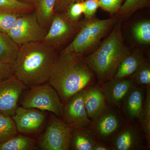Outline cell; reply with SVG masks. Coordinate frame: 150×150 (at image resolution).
Returning <instances> with one entry per match:
<instances>
[{
  "mask_svg": "<svg viewBox=\"0 0 150 150\" xmlns=\"http://www.w3.org/2000/svg\"><path fill=\"white\" fill-rule=\"evenodd\" d=\"M146 97L144 101L143 110L139 119L143 131L146 136L148 142L150 138V88L146 87Z\"/></svg>",
  "mask_w": 150,
  "mask_h": 150,
  "instance_id": "484cf974",
  "label": "cell"
},
{
  "mask_svg": "<svg viewBox=\"0 0 150 150\" xmlns=\"http://www.w3.org/2000/svg\"><path fill=\"white\" fill-rule=\"evenodd\" d=\"M58 55L56 49L42 41L24 44L13 64L14 75L30 88L46 83Z\"/></svg>",
  "mask_w": 150,
  "mask_h": 150,
  "instance_id": "7a4b0ae2",
  "label": "cell"
},
{
  "mask_svg": "<svg viewBox=\"0 0 150 150\" xmlns=\"http://www.w3.org/2000/svg\"><path fill=\"white\" fill-rule=\"evenodd\" d=\"M145 62L142 52L134 50L122 60L114 78L124 79L132 76Z\"/></svg>",
  "mask_w": 150,
  "mask_h": 150,
  "instance_id": "e0dca14e",
  "label": "cell"
},
{
  "mask_svg": "<svg viewBox=\"0 0 150 150\" xmlns=\"http://www.w3.org/2000/svg\"><path fill=\"white\" fill-rule=\"evenodd\" d=\"M132 34L138 43L143 45L150 43V21H142L136 23L132 27Z\"/></svg>",
  "mask_w": 150,
  "mask_h": 150,
  "instance_id": "603a6c76",
  "label": "cell"
},
{
  "mask_svg": "<svg viewBox=\"0 0 150 150\" xmlns=\"http://www.w3.org/2000/svg\"><path fill=\"white\" fill-rule=\"evenodd\" d=\"M100 8L111 14L118 13L123 0H98Z\"/></svg>",
  "mask_w": 150,
  "mask_h": 150,
  "instance_id": "f1b7e54d",
  "label": "cell"
},
{
  "mask_svg": "<svg viewBox=\"0 0 150 150\" xmlns=\"http://www.w3.org/2000/svg\"><path fill=\"white\" fill-rule=\"evenodd\" d=\"M83 100L90 119L93 120L107 108V101L100 89L87 88L83 90Z\"/></svg>",
  "mask_w": 150,
  "mask_h": 150,
  "instance_id": "2e32d148",
  "label": "cell"
},
{
  "mask_svg": "<svg viewBox=\"0 0 150 150\" xmlns=\"http://www.w3.org/2000/svg\"><path fill=\"white\" fill-rule=\"evenodd\" d=\"M132 79L134 82L141 86H150V66L145 62L134 73Z\"/></svg>",
  "mask_w": 150,
  "mask_h": 150,
  "instance_id": "4316f807",
  "label": "cell"
},
{
  "mask_svg": "<svg viewBox=\"0 0 150 150\" xmlns=\"http://www.w3.org/2000/svg\"><path fill=\"white\" fill-rule=\"evenodd\" d=\"M34 11V7L32 5L18 0H0V11L22 14Z\"/></svg>",
  "mask_w": 150,
  "mask_h": 150,
  "instance_id": "d4e9b609",
  "label": "cell"
},
{
  "mask_svg": "<svg viewBox=\"0 0 150 150\" xmlns=\"http://www.w3.org/2000/svg\"><path fill=\"white\" fill-rule=\"evenodd\" d=\"M27 86L15 75L0 81V113L12 117L18 107L22 93Z\"/></svg>",
  "mask_w": 150,
  "mask_h": 150,
  "instance_id": "9c48e42d",
  "label": "cell"
},
{
  "mask_svg": "<svg viewBox=\"0 0 150 150\" xmlns=\"http://www.w3.org/2000/svg\"><path fill=\"white\" fill-rule=\"evenodd\" d=\"M83 90L72 96L64 107V121L75 127L85 128L91 122L85 107Z\"/></svg>",
  "mask_w": 150,
  "mask_h": 150,
  "instance_id": "7c38bea8",
  "label": "cell"
},
{
  "mask_svg": "<svg viewBox=\"0 0 150 150\" xmlns=\"http://www.w3.org/2000/svg\"><path fill=\"white\" fill-rule=\"evenodd\" d=\"M90 123V133L100 140L112 138L121 129L122 118L115 109L108 107Z\"/></svg>",
  "mask_w": 150,
  "mask_h": 150,
  "instance_id": "30bf717a",
  "label": "cell"
},
{
  "mask_svg": "<svg viewBox=\"0 0 150 150\" xmlns=\"http://www.w3.org/2000/svg\"><path fill=\"white\" fill-rule=\"evenodd\" d=\"M18 1L23 2L26 3V4H30L33 6L34 0H18Z\"/></svg>",
  "mask_w": 150,
  "mask_h": 150,
  "instance_id": "e575fe53",
  "label": "cell"
},
{
  "mask_svg": "<svg viewBox=\"0 0 150 150\" xmlns=\"http://www.w3.org/2000/svg\"><path fill=\"white\" fill-rule=\"evenodd\" d=\"M74 128L54 114L52 115L39 139V147L43 150L69 149L71 134Z\"/></svg>",
  "mask_w": 150,
  "mask_h": 150,
  "instance_id": "8992f818",
  "label": "cell"
},
{
  "mask_svg": "<svg viewBox=\"0 0 150 150\" xmlns=\"http://www.w3.org/2000/svg\"><path fill=\"white\" fill-rule=\"evenodd\" d=\"M111 150L110 148L108 146L105 144L102 143H97L96 142L93 150Z\"/></svg>",
  "mask_w": 150,
  "mask_h": 150,
  "instance_id": "836d02e7",
  "label": "cell"
},
{
  "mask_svg": "<svg viewBox=\"0 0 150 150\" xmlns=\"http://www.w3.org/2000/svg\"><path fill=\"white\" fill-rule=\"evenodd\" d=\"M65 13L71 20L79 21L81 16L83 13V2L74 3L69 7Z\"/></svg>",
  "mask_w": 150,
  "mask_h": 150,
  "instance_id": "4dcf8cb0",
  "label": "cell"
},
{
  "mask_svg": "<svg viewBox=\"0 0 150 150\" xmlns=\"http://www.w3.org/2000/svg\"><path fill=\"white\" fill-rule=\"evenodd\" d=\"M20 47L8 34L0 31V61L13 64Z\"/></svg>",
  "mask_w": 150,
  "mask_h": 150,
  "instance_id": "ffe728a7",
  "label": "cell"
},
{
  "mask_svg": "<svg viewBox=\"0 0 150 150\" xmlns=\"http://www.w3.org/2000/svg\"><path fill=\"white\" fill-rule=\"evenodd\" d=\"M131 53L124 43L120 18L109 35L85 59L99 83L103 84L114 77L121 62Z\"/></svg>",
  "mask_w": 150,
  "mask_h": 150,
  "instance_id": "3957f363",
  "label": "cell"
},
{
  "mask_svg": "<svg viewBox=\"0 0 150 150\" xmlns=\"http://www.w3.org/2000/svg\"><path fill=\"white\" fill-rule=\"evenodd\" d=\"M47 31L40 24L34 11L21 14L8 33L20 46L42 41Z\"/></svg>",
  "mask_w": 150,
  "mask_h": 150,
  "instance_id": "ba28073f",
  "label": "cell"
},
{
  "mask_svg": "<svg viewBox=\"0 0 150 150\" xmlns=\"http://www.w3.org/2000/svg\"><path fill=\"white\" fill-rule=\"evenodd\" d=\"M30 88L21 100L22 107L48 111L59 118L63 117L64 104L51 85L46 83Z\"/></svg>",
  "mask_w": 150,
  "mask_h": 150,
  "instance_id": "5b68a950",
  "label": "cell"
},
{
  "mask_svg": "<svg viewBox=\"0 0 150 150\" xmlns=\"http://www.w3.org/2000/svg\"><path fill=\"white\" fill-rule=\"evenodd\" d=\"M102 91L107 103L120 107L129 91L135 86L133 79L113 78L102 84Z\"/></svg>",
  "mask_w": 150,
  "mask_h": 150,
  "instance_id": "4fadbf2b",
  "label": "cell"
},
{
  "mask_svg": "<svg viewBox=\"0 0 150 150\" xmlns=\"http://www.w3.org/2000/svg\"><path fill=\"white\" fill-rule=\"evenodd\" d=\"M14 75L13 64L0 61V81L6 79Z\"/></svg>",
  "mask_w": 150,
  "mask_h": 150,
  "instance_id": "1f68e13d",
  "label": "cell"
},
{
  "mask_svg": "<svg viewBox=\"0 0 150 150\" xmlns=\"http://www.w3.org/2000/svg\"><path fill=\"white\" fill-rule=\"evenodd\" d=\"M112 147L115 150H138L142 148L139 132L132 126L120 129L112 137Z\"/></svg>",
  "mask_w": 150,
  "mask_h": 150,
  "instance_id": "5bb4252c",
  "label": "cell"
},
{
  "mask_svg": "<svg viewBox=\"0 0 150 150\" xmlns=\"http://www.w3.org/2000/svg\"><path fill=\"white\" fill-rule=\"evenodd\" d=\"M85 0H56L54 12L55 13H64L71 5L76 2H83Z\"/></svg>",
  "mask_w": 150,
  "mask_h": 150,
  "instance_id": "d6a6232c",
  "label": "cell"
},
{
  "mask_svg": "<svg viewBox=\"0 0 150 150\" xmlns=\"http://www.w3.org/2000/svg\"><path fill=\"white\" fill-rule=\"evenodd\" d=\"M145 95L143 88L134 86L125 96L122 102V109L124 115L129 120L139 119Z\"/></svg>",
  "mask_w": 150,
  "mask_h": 150,
  "instance_id": "9a60e30c",
  "label": "cell"
},
{
  "mask_svg": "<svg viewBox=\"0 0 150 150\" xmlns=\"http://www.w3.org/2000/svg\"><path fill=\"white\" fill-rule=\"evenodd\" d=\"M95 77L83 56L60 52L48 82L59 94L63 103H66L75 94L92 84Z\"/></svg>",
  "mask_w": 150,
  "mask_h": 150,
  "instance_id": "6da1fadb",
  "label": "cell"
},
{
  "mask_svg": "<svg viewBox=\"0 0 150 150\" xmlns=\"http://www.w3.org/2000/svg\"><path fill=\"white\" fill-rule=\"evenodd\" d=\"M17 134L18 131L12 117L0 113V145Z\"/></svg>",
  "mask_w": 150,
  "mask_h": 150,
  "instance_id": "7402d4cb",
  "label": "cell"
},
{
  "mask_svg": "<svg viewBox=\"0 0 150 150\" xmlns=\"http://www.w3.org/2000/svg\"><path fill=\"white\" fill-rule=\"evenodd\" d=\"M75 127L71 134L70 148L74 150H93L96 142L89 131Z\"/></svg>",
  "mask_w": 150,
  "mask_h": 150,
  "instance_id": "d6986e66",
  "label": "cell"
},
{
  "mask_svg": "<svg viewBox=\"0 0 150 150\" xmlns=\"http://www.w3.org/2000/svg\"><path fill=\"white\" fill-rule=\"evenodd\" d=\"M150 6V0H126L117 14L121 18H129L137 11Z\"/></svg>",
  "mask_w": 150,
  "mask_h": 150,
  "instance_id": "cb8c5ba5",
  "label": "cell"
},
{
  "mask_svg": "<svg viewBox=\"0 0 150 150\" xmlns=\"http://www.w3.org/2000/svg\"><path fill=\"white\" fill-rule=\"evenodd\" d=\"M35 148L36 144L33 139L18 134L0 145V150H32Z\"/></svg>",
  "mask_w": 150,
  "mask_h": 150,
  "instance_id": "44dd1931",
  "label": "cell"
},
{
  "mask_svg": "<svg viewBox=\"0 0 150 150\" xmlns=\"http://www.w3.org/2000/svg\"><path fill=\"white\" fill-rule=\"evenodd\" d=\"M120 17L116 14L106 19L93 18L83 21L81 27L72 41L61 52L74 53L83 56L92 53L112 28Z\"/></svg>",
  "mask_w": 150,
  "mask_h": 150,
  "instance_id": "277c9868",
  "label": "cell"
},
{
  "mask_svg": "<svg viewBox=\"0 0 150 150\" xmlns=\"http://www.w3.org/2000/svg\"><path fill=\"white\" fill-rule=\"evenodd\" d=\"M20 15L11 12L0 11V31L8 34Z\"/></svg>",
  "mask_w": 150,
  "mask_h": 150,
  "instance_id": "83f0119b",
  "label": "cell"
},
{
  "mask_svg": "<svg viewBox=\"0 0 150 150\" xmlns=\"http://www.w3.org/2000/svg\"><path fill=\"white\" fill-rule=\"evenodd\" d=\"M18 132L22 134L34 133L41 128L46 119L43 111L33 108L18 107L12 116Z\"/></svg>",
  "mask_w": 150,
  "mask_h": 150,
  "instance_id": "8fae6325",
  "label": "cell"
},
{
  "mask_svg": "<svg viewBox=\"0 0 150 150\" xmlns=\"http://www.w3.org/2000/svg\"><path fill=\"white\" fill-rule=\"evenodd\" d=\"M82 23L71 20L65 12L55 13L42 41L56 50L74 38Z\"/></svg>",
  "mask_w": 150,
  "mask_h": 150,
  "instance_id": "52a82bcc",
  "label": "cell"
},
{
  "mask_svg": "<svg viewBox=\"0 0 150 150\" xmlns=\"http://www.w3.org/2000/svg\"><path fill=\"white\" fill-rule=\"evenodd\" d=\"M56 0H34V11L40 25L47 31L54 13Z\"/></svg>",
  "mask_w": 150,
  "mask_h": 150,
  "instance_id": "ac0fdd59",
  "label": "cell"
},
{
  "mask_svg": "<svg viewBox=\"0 0 150 150\" xmlns=\"http://www.w3.org/2000/svg\"><path fill=\"white\" fill-rule=\"evenodd\" d=\"M83 13L86 19L93 18L98 9L100 6L98 0H85L83 2Z\"/></svg>",
  "mask_w": 150,
  "mask_h": 150,
  "instance_id": "f546056e",
  "label": "cell"
}]
</instances>
